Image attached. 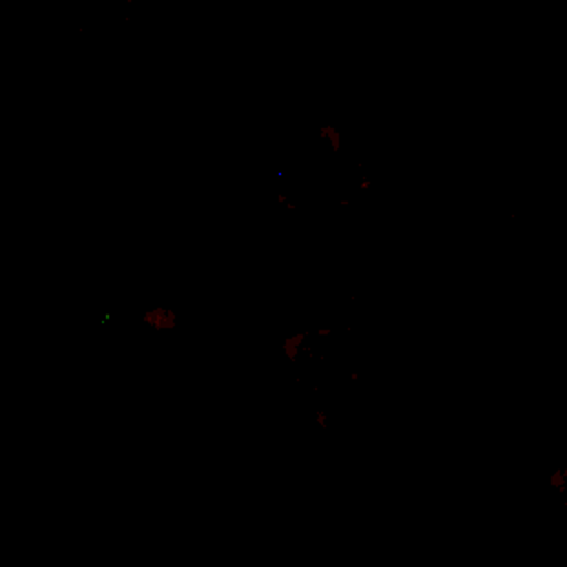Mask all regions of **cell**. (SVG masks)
<instances>
[{"label": "cell", "mask_w": 567, "mask_h": 567, "mask_svg": "<svg viewBox=\"0 0 567 567\" xmlns=\"http://www.w3.org/2000/svg\"><path fill=\"white\" fill-rule=\"evenodd\" d=\"M142 323L155 332H171L179 326V317L168 306H153L146 312H142Z\"/></svg>", "instance_id": "cell-1"}, {"label": "cell", "mask_w": 567, "mask_h": 567, "mask_svg": "<svg viewBox=\"0 0 567 567\" xmlns=\"http://www.w3.org/2000/svg\"><path fill=\"white\" fill-rule=\"evenodd\" d=\"M306 339H308V332H306V330L284 337V341H281V352H284V357H286L290 363H295V361L299 359L301 348L306 346Z\"/></svg>", "instance_id": "cell-2"}, {"label": "cell", "mask_w": 567, "mask_h": 567, "mask_svg": "<svg viewBox=\"0 0 567 567\" xmlns=\"http://www.w3.org/2000/svg\"><path fill=\"white\" fill-rule=\"evenodd\" d=\"M319 140H321L332 153H339L341 146H343V135H341V131H339L337 126H332V124L319 126Z\"/></svg>", "instance_id": "cell-3"}, {"label": "cell", "mask_w": 567, "mask_h": 567, "mask_svg": "<svg viewBox=\"0 0 567 567\" xmlns=\"http://www.w3.org/2000/svg\"><path fill=\"white\" fill-rule=\"evenodd\" d=\"M326 416H328V414H326V410H317V412H315V421H317L321 427L326 425Z\"/></svg>", "instance_id": "cell-4"}, {"label": "cell", "mask_w": 567, "mask_h": 567, "mask_svg": "<svg viewBox=\"0 0 567 567\" xmlns=\"http://www.w3.org/2000/svg\"><path fill=\"white\" fill-rule=\"evenodd\" d=\"M359 188H361V193L370 190V188H372V179H370V177H363V179H361V184H359Z\"/></svg>", "instance_id": "cell-5"}, {"label": "cell", "mask_w": 567, "mask_h": 567, "mask_svg": "<svg viewBox=\"0 0 567 567\" xmlns=\"http://www.w3.org/2000/svg\"><path fill=\"white\" fill-rule=\"evenodd\" d=\"M317 334H319V337H330V334H332V330H330V328H319V330H317Z\"/></svg>", "instance_id": "cell-6"}]
</instances>
